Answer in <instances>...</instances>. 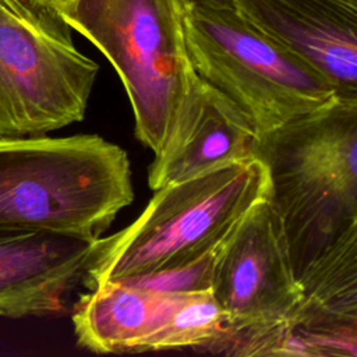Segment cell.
I'll use <instances>...</instances> for the list:
<instances>
[{
    "label": "cell",
    "mask_w": 357,
    "mask_h": 357,
    "mask_svg": "<svg viewBox=\"0 0 357 357\" xmlns=\"http://www.w3.org/2000/svg\"><path fill=\"white\" fill-rule=\"evenodd\" d=\"M226 331V315L212 290L167 293L149 332L131 353L192 349L204 351Z\"/></svg>",
    "instance_id": "13"
},
{
    "label": "cell",
    "mask_w": 357,
    "mask_h": 357,
    "mask_svg": "<svg viewBox=\"0 0 357 357\" xmlns=\"http://www.w3.org/2000/svg\"><path fill=\"white\" fill-rule=\"evenodd\" d=\"M99 66L39 0H0V139L35 138L85 116Z\"/></svg>",
    "instance_id": "6"
},
{
    "label": "cell",
    "mask_w": 357,
    "mask_h": 357,
    "mask_svg": "<svg viewBox=\"0 0 357 357\" xmlns=\"http://www.w3.org/2000/svg\"><path fill=\"white\" fill-rule=\"evenodd\" d=\"M211 290L226 315V331L204 351L287 356V325L301 284L268 197L250 209L225 243Z\"/></svg>",
    "instance_id": "7"
},
{
    "label": "cell",
    "mask_w": 357,
    "mask_h": 357,
    "mask_svg": "<svg viewBox=\"0 0 357 357\" xmlns=\"http://www.w3.org/2000/svg\"><path fill=\"white\" fill-rule=\"evenodd\" d=\"M39 1L46 4V6H49V7H52V8H54L56 11H59L63 7H66L68 3H71L73 0H39Z\"/></svg>",
    "instance_id": "15"
},
{
    "label": "cell",
    "mask_w": 357,
    "mask_h": 357,
    "mask_svg": "<svg viewBox=\"0 0 357 357\" xmlns=\"http://www.w3.org/2000/svg\"><path fill=\"white\" fill-rule=\"evenodd\" d=\"M132 199L126 151L99 135L0 139V231L96 240Z\"/></svg>",
    "instance_id": "2"
},
{
    "label": "cell",
    "mask_w": 357,
    "mask_h": 357,
    "mask_svg": "<svg viewBox=\"0 0 357 357\" xmlns=\"http://www.w3.org/2000/svg\"><path fill=\"white\" fill-rule=\"evenodd\" d=\"M230 234L198 258L178 268L146 276L126 279V282L162 293H191L211 290L216 261Z\"/></svg>",
    "instance_id": "14"
},
{
    "label": "cell",
    "mask_w": 357,
    "mask_h": 357,
    "mask_svg": "<svg viewBox=\"0 0 357 357\" xmlns=\"http://www.w3.org/2000/svg\"><path fill=\"white\" fill-rule=\"evenodd\" d=\"M57 13L112 63L132 109L135 137L156 155L197 78L180 0H73Z\"/></svg>",
    "instance_id": "5"
},
{
    "label": "cell",
    "mask_w": 357,
    "mask_h": 357,
    "mask_svg": "<svg viewBox=\"0 0 357 357\" xmlns=\"http://www.w3.org/2000/svg\"><path fill=\"white\" fill-rule=\"evenodd\" d=\"M167 293L110 280L89 289L73 308L77 343L93 353H131L152 328Z\"/></svg>",
    "instance_id": "12"
},
{
    "label": "cell",
    "mask_w": 357,
    "mask_h": 357,
    "mask_svg": "<svg viewBox=\"0 0 357 357\" xmlns=\"http://www.w3.org/2000/svg\"><path fill=\"white\" fill-rule=\"evenodd\" d=\"M301 298L287 325V356L357 354V227L300 276Z\"/></svg>",
    "instance_id": "11"
},
{
    "label": "cell",
    "mask_w": 357,
    "mask_h": 357,
    "mask_svg": "<svg viewBox=\"0 0 357 357\" xmlns=\"http://www.w3.org/2000/svg\"><path fill=\"white\" fill-rule=\"evenodd\" d=\"M180 7L194 74L240 107L258 135L339 98L322 74L244 20L233 0H180Z\"/></svg>",
    "instance_id": "4"
},
{
    "label": "cell",
    "mask_w": 357,
    "mask_h": 357,
    "mask_svg": "<svg viewBox=\"0 0 357 357\" xmlns=\"http://www.w3.org/2000/svg\"><path fill=\"white\" fill-rule=\"evenodd\" d=\"M251 25L357 98V0H233Z\"/></svg>",
    "instance_id": "8"
},
{
    "label": "cell",
    "mask_w": 357,
    "mask_h": 357,
    "mask_svg": "<svg viewBox=\"0 0 357 357\" xmlns=\"http://www.w3.org/2000/svg\"><path fill=\"white\" fill-rule=\"evenodd\" d=\"M269 201L297 279L357 227V98H336L259 135Z\"/></svg>",
    "instance_id": "1"
},
{
    "label": "cell",
    "mask_w": 357,
    "mask_h": 357,
    "mask_svg": "<svg viewBox=\"0 0 357 357\" xmlns=\"http://www.w3.org/2000/svg\"><path fill=\"white\" fill-rule=\"evenodd\" d=\"M258 138L251 119L197 77L148 167V185L155 191L216 165L252 158Z\"/></svg>",
    "instance_id": "10"
},
{
    "label": "cell",
    "mask_w": 357,
    "mask_h": 357,
    "mask_svg": "<svg viewBox=\"0 0 357 357\" xmlns=\"http://www.w3.org/2000/svg\"><path fill=\"white\" fill-rule=\"evenodd\" d=\"M98 240V238H96ZM96 240L46 230L0 231V315H60Z\"/></svg>",
    "instance_id": "9"
},
{
    "label": "cell",
    "mask_w": 357,
    "mask_h": 357,
    "mask_svg": "<svg viewBox=\"0 0 357 357\" xmlns=\"http://www.w3.org/2000/svg\"><path fill=\"white\" fill-rule=\"evenodd\" d=\"M268 195V173L257 156L165 184L131 225L96 240L81 282L93 289L178 268L226 238Z\"/></svg>",
    "instance_id": "3"
}]
</instances>
